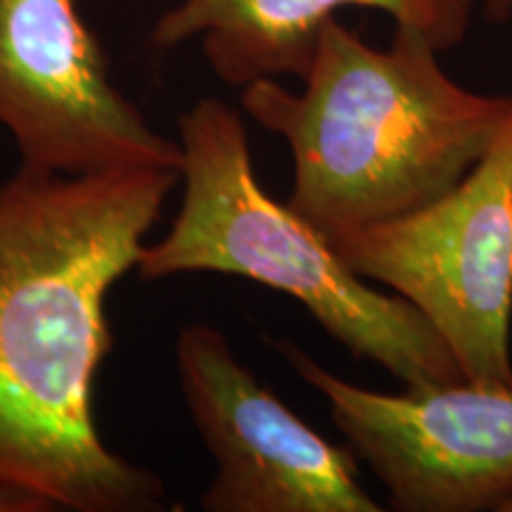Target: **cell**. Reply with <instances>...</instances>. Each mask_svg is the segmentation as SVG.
Here are the masks:
<instances>
[{
    "label": "cell",
    "mask_w": 512,
    "mask_h": 512,
    "mask_svg": "<svg viewBox=\"0 0 512 512\" xmlns=\"http://www.w3.org/2000/svg\"><path fill=\"white\" fill-rule=\"evenodd\" d=\"M439 57L413 29L375 48L332 17L302 91L278 79L240 88L247 117L290 145L287 204L330 242L439 200L489 150L512 95L460 86Z\"/></svg>",
    "instance_id": "obj_2"
},
{
    "label": "cell",
    "mask_w": 512,
    "mask_h": 512,
    "mask_svg": "<svg viewBox=\"0 0 512 512\" xmlns=\"http://www.w3.org/2000/svg\"><path fill=\"white\" fill-rule=\"evenodd\" d=\"M278 349L328 401L394 510L503 512L512 501V387L458 380L387 394L344 380L290 342Z\"/></svg>",
    "instance_id": "obj_5"
},
{
    "label": "cell",
    "mask_w": 512,
    "mask_h": 512,
    "mask_svg": "<svg viewBox=\"0 0 512 512\" xmlns=\"http://www.w3.org/2000/svg\"><path fill=\"white\" fill-rule=\"evenodd\" d=\"M183 197L171 228L145 242L136 273L238 275L287 294L354 358L403 387L465 380L427 318L394 292L375 290L330 240L261 188L247 126L235 107L202 98L178 117Z\"/></svg>",
    "instance_id": "obj_3"
},
{
    "label": "cell",
    "mask_w": 512,
    "mask_h": 512,
    "mask_svg": "<svg viewBox=\"0 0 512 512\" xmlns=\"http://www.w3.org/2000/svg\"><path fill=\"white\" fill-rule=\"evenodd\" d=\"M176 370L216 472L207 512H380L349 446L332 444L242 366L228 337L192 323L176 337Z\"/></svg>",
    "instance_id": "obj_7"
},
{
    "label": "cell",
    "mask_w": 512,
    "mask_h": 512,
    "mask_svg": "<svg viewBox=\"0 0 512 512\" xmlns=\"http://www.w3.org/2000/svg\"><path fill=\"white\" fill-rule=\"evenodd\" d=\"M484 5L491 15H498V17H505L512 12V0H484Z\"/></svg>",
    "instance_id": "obj_9"
},
{
    "label": "cell",
    "mask_w": 512,
    "mask_h": 512,
    "mask_svg": "<svg viewBox=\"0 0 512 512\" xmlns=\"http://www.w3.org/2000/svg\"><path fill=\"white\" fill-rule=\"evenodd\" d=\"M330 245L413 304L465 380L512 387V102L489 150L446 195Z\"/></svg>",
    "instance_id": "obj_4"
},
{
    "label": "cell",
    "mask_w": 512,
    "mask_h": 512,
    "mask_svg": "<svg viewBox=\"0 0 512 512\" xmlns=\"http://www.w3.org/2000/svg\"><path fill=\"white\" fill-rule=\"evenodd\" d=\"M0 126L22 169L181 171V145L114 86L79 0H0Z\"/></svg>",
    "instance_id": "obj_6"
},
{
    "label": "cell",
    "mask_w": 512,
    "mask_h": 512,
    "mask_svg": "<svg viewBox=\"0 0 512 512\" xmlns=\"http://www.w3.org/2000/svg\"><path fill=\"white\" fill-rule=\"evenodd\" d=\"M477 0H178L157 19L152 43L171 50L197 41L211 72L242 88L261 79H302L316 38L344 8L380 10L394 27L418 31L441 55L472 27Z\"/></svg>",
    "instance_id": "obj_8"
},
{
    "label": "cell",
    "mask_w": 512,
    "mask_h": 512,
    "mask_svg": "<svg viewBox=\"0 0 512 512\" xmlns=\"http://www.w3.org/2000/svg\"><path fill=\"white\" fill-rule=\"evenodd\" d=\"M503 512H512V501H510L508 505H505V508H503Z\"/></svg>",
    "instance_id": "obj_10"
},
{
    "label": "cell",
    "mask_w": 512,
    "mask_h": 512,
    "mask_svg": "<svg viewBox=\"0 0 512 512\" xmlns=\"http://www.w3.org/2000/svg\"><path fill=\"white\" fill-rule=\"evenodd\" d=\"M174 169H22L0 185V489L31 512H150L166 486L102 439L107 297L136 271Z\"/></svg>",
    "instance_id": "obj_1"
}]
</instances>
